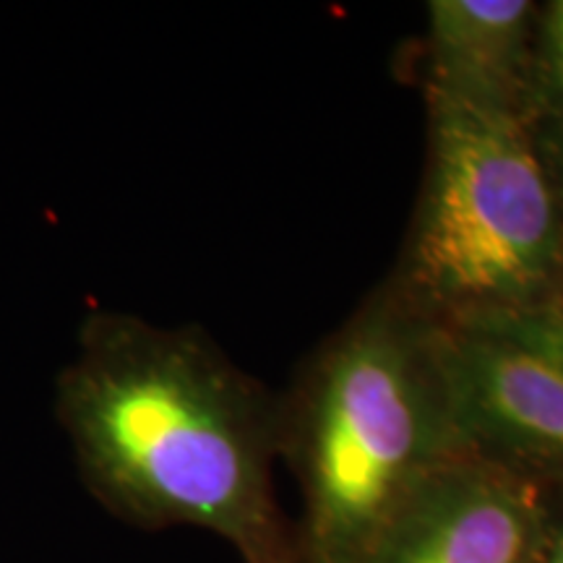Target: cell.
I'll return each mask as SVG.
<instances>
[{"label": "cell", "instance_id": "obj_1", "mask_svg": "<svg viewBox=\"0 0 563 563\" xmlns=\"http://www.w3.org/2000/svg\"><path fill=\"white\" fill-rule=\"evenodd\" d=\"M55 410L110 511L141 527H201L245 563H295L272 490L277 397L201 327L89 313Z\"/></svg>", "mask_w": 563, "mask_h": 563}, {"label": "cell", "instance_id": "obj_2", "mask_svg": "<svg viewBox=\"0 0 563 563\" xmlns=\"http://www.w3.org/2000/svg\"><path fill=\"white\" fill-rule=\"evenodd\" d=\"M277 452L306 504L295 563H365L415 485L462 454L443 323L373 287L277 397Z\"/></svg>", "mask_w": 563, "mask_h": 563}, {"label": "cell", "instance_id": "obj_3", "mask_svg": "<svg viewBox=\"0 0 563 563\" xmlns=\"http://www.w3.org/2000/svg\"><path fill=\"white\" fill-rule=\"evenodd\" d=\"M426 112V173L386 285L441 323L563 302V207L525 118Z\"/></svg>", "mask_w": 563, "mask_h": 563}, {"label": "cell", "instance_id": "obj_4", "mask_svg": "<svg viewBox=\"0 0 563 563\" xmlns=\"http://www.w3.org/2000/svg\"><path fill=\"white\" fill-rule=\"evenodd\" d=\"M462 454L563 475V302L443 323Z\"/></svg>", "mask_w": 563, "mask_h": 563}, {"label": "cell", "instance_id": "obj_5", "mask_svg": "<svg viewBox=\"0 0 563 563\" xmlns=\"http://www.w3.org/2000/svg\"><path fill=\"white\" fill-rule=\"evenodd\" d=\"M545 519L540 483L456 454L415 485L365 563H534Z\"/></svg>", "mask_w": 563, "mask_h": 563}, {"label": "cell", "instance_id": "obj_6", "mask_svg": "<svg viewBox=\"0 0 563 563\" xmlns=\"http://www.w3.org/2000/svg\"><path fill=\"white\" fill-rule=\"evenodd\" d=\"M540 5L530 0H431L426 3V100L511 112L530 102Z\"/></svg>", "mask_w": 563, "mask_h": 563}, {"label": "cell", "instance_id": "obj_7", "mask_svg": "<svg viewBox=\"0 0 563 563\" xmlns=\"http://www.w3.org/2000/svg\"><path fill=\"white\" fill-rule=\"evenodd\" d=\"M525 121L563 207V0L540 5Z\"/></svg>", "mask_w": 563, "mask_h": 563}, {"label": "cell", "instance_id": "obj_8", "mask_svg": "<svg viewBox=\"0 0 563 563\" xmlns=\"http://www.w3.org/2000/svg\"><path fill=\"white\" fill-rule=\"evenodd\" d=\"M534 563H563V519L555 525H551V519H545L543 543H540Z\"/></svg>", "mask_w": 563, "mask_h": 563}]
</instances>
